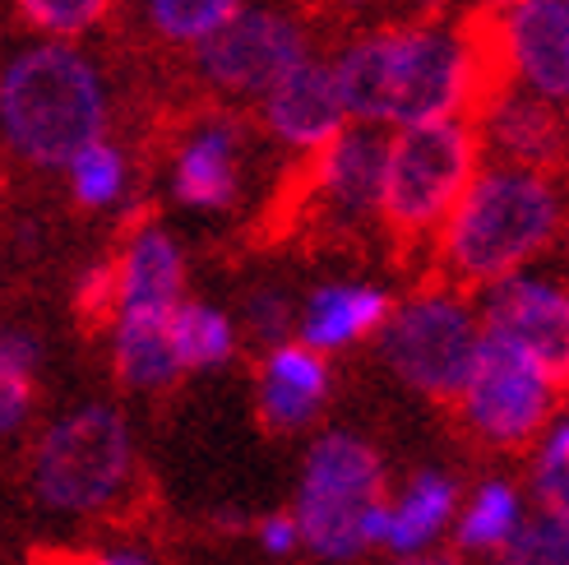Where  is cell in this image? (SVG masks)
Listing matches in <instances>:
<instances>
[{
	"label": "cell",
	"mask_w": 569,
	"mask_h": 565,
	"mask_svg": "<svg viewBox=\"0 0 569 565\" xmlns=\"http://www.w3.org/2000/svg\"><path fill=\"white\" fill-rule=\"evenodd\" d=\"M560 228L556 186L523 167H491L468 181L459 209L449 214L445 269L463 288H496L537 250H547Z\"/></svg>",
	"instance_id": "obj_1"
},
{
	"label": "cell",
	"mask_w": 569,
	"mask_h": 565,
	"mask_svg": "<svg viewBox=\"0 0 569 565\" xmlns=\"http://www.w3.org/2000/svg\"><path fill=\"white\" fill-rule=\"evenodd\" d=\"M333 83L348 117L403 126L445 121L463 107V51L453 33L403 28L352 47Z\"/></svg>",
	"instance_id": "obj_2"
},
{
	"label": "cell",
	"mask_w": 569,
	"mask_h": 565,
	"mask_svg": "<svg viewBox=\"0 0 569 565\" xmlns=\"http://www.w3.org/2000/svg\"><path fill=\"white\" fill-rule=\"evenodd\" d=\"M385 459L371 440L352 432H329L310 445L292 524L297 543L325 565H352L385 538Z\"/></svg>",
	"instance_id": "obj_3"
},
{
	"label": "cell",
	"mask_w": 569,
	"mask_h": 565,
	"mask_svg": "<svg viewBox=\"0 0 569 565\" xmlns=\"http://www.w3.org/2000/svg\"><path fill=\"white\" fill-rule=\"evenodd\" d=\"M0 126L33 162H74L107 126L93 66L70 47H33L0 75Z\"/></svg>",
	"instance_id": "obj_4"
},
{
	"label": "cell",
	"mask_w": 569,
	"mask_h": 565,
	"mask_svg": "<svg viewBox=\"0 0 569 565\" xmlns=\"http://www.w3.org/2000/svg\"><path fill=\"white\" fill-rule=\"evenodd\" d=\"M134 483V440L117 408L89 404L79 413L56 417L42 432L28 487L33 500L66 519H98L126 500Z\"/></svg>",
	"instance_id": "obj_5"
},
{
	"label": "cell",
	"mask_w": 569,
	"mask_h": 565,
	"mask_svg": "<svg viewBox=\"0 0 569 565\" xmlns=\"http://www.w3.org/2000/svg\"><path fill=\"white\" fill-rule=\"evenodd\" d=\"M472 158H477V139L468 121L453 117L408 126L393 145H385L380 209L398 241V256H412L459 209L472 181Z\"/></svg>",
	"instance_id": "obj_6"
},
{
	"label": "cell",
	"mask_w": 569,
	"mask_h": 565,
	"mask_svg": "<svg viewBox=\"0 0 569 565\" xmlns=\"http://www.w3.org/2000/svg\"><path fill=\"white\" fill-rule=\"evenodd\" d=\"M560 376H551L542 361L523 348L505 344L496 334L477 338L472 371L459 389L468 432L491 449H523L551 427V413L560 399Z\"/></svg>",
	"instance_id": "obj_7"
},
{
	"label": "cell",
	"mask_w": 569,
	"mask_h": 565,
	"mask_svg": "<svg viewBox=\"0 0 569 565\" xmlns=\"http://www.w3.org/2000/svg\"><path fill=\"white\" fill-rule=\"evenodd\" d=\"M477 316L453 297L431 293L421 301H408L385 329V357L403 385H412L426 399H459V389L477 357Z\"/></svg>",
	"instance_id": "obj_8"
},
{
	"label": "cell",
	"mask_w": 569,
	"mask_h": 565,
	"mask_svg": "<svg viewBox=\"0 0 569 565\" xmlns=\"http://www.w3.org/2000/svg\"><path fill=\"white\" fill-rule=\"evenodd\" d=\"M306 56L301 28L278 14H237L204 38L199 66L232 93H264Z\"/></svg>",
	"instance_id": "obj_9"
},
{
	"label": "cell",
	"mask_w": 569,
	"mask_h": 565,
	"mask_svg": "<svg viewBox=\"0 0 569 565\" xmlns=\"http://www.w3.org/2000/svg\"><path fill=\"white\" fill-rule=\"evenodd\" d=\"M487 334L505 338V344L523 348L537 357L551 376L565 380L569 361V306L556 282L537 278H505L487 293Z\"/></svg>",
	"instance_id": "obj_10"
},
{
	"label": "cell",
	"mask_w": 569,
	"mask_h": 565,
	"mask_svg": "<svg viewBox=\"0 0 569 565\" xmlns=\"http://www.w3.org/2000/svg\"><path fill=\"white\" fill-rule=\"evenodd\" d=\"M343 98H338L333 70L301 61L269 89V126L301 149H320L343 130Z\"/></svg>",
	"instance_id": "obj_11"
},
{
	"label": "cell",
	"mask_w": 569,
	"mask_h": 565,
	"mask_svg": "<svg viewBox=\"0 0 569 565\" xmlns=\"http://www.w3.org/2000/svg\"><path fill=\"white\" fill-rule=\"evenodd\" d=\"M565 33H569L565 0H523L515 19L505 23L509 61L551 102L565 98V89H569V38Z\"/></svg>",
	"instance_id": "obj_12"
},
{
	"label": "cell",
	"mask_w": 569,
	"mask_h": 565,
	"mask_svg": "<svg viewBox=\"0 0 569 565\" xmlns=\"http://www.w3.org/2000/svg\"><path fill=\"white\" fill-rule=\"evenodd\" d=\"M329 394V366L306 344H278L260 366V422L269 432H301Z\"/></svg>",
	"instance_id": "obj_13"
},
{
	"label": "cell",
	"mask_w": 569,
	"mask_h": 565,
	"mask_svg": "<svg viewBox=\"0 0 569 565\" xmlns=\"http://www.w3.org/2000/svg\"><path fill=\"white\" fill-rule=\"evenodd\" d=\"M453 515H459V483H453L449 473L426 468L385 505L380 547H389L393 561L417 556V552H436V543L445 538Z\"/></svg>",
	"instance_id": "obj_14"
},
{
	"label": "cell",
	"mask_w": 569,
	"mask_h": 565,
	"mask_svg": "<svg viewBox=\"0 0 569 565\" xmlns=\"http://www.w3.org/2000/svg\"><path fill=\"white\" fill-rule=\"evenodd\" d=\"M181 256L162 232L144 228L121 256V306L117 316H172L181 306ZM117 325V320H111Z\"/></svg>",
	"instance_id": "obj_15"
},
{
	"label": "cell",
	"mask_w": 569,
	"mask_h": 565,
	"mask_svg": "<svg viewBox=\"0 0 569 565\" xmlns=\"http://www.w3.org/2000/svg\"><path fill=\"white\" fill-rule=\"evenodd\" d=\"M491 145L523 172L551 177L565 162V126L551 102H500L491 111Z\"/></svg>",
	"instance_id": "obj_16"
},
{
	"label": "cell",
	"mask_w": 569,
	"mask_h": 565,
	"mask_svg": "<svg viewBox=\"0 0 569 565\" xmlns=\"http://www.w3.org/2000/svg\"><path fill=\"white\" fill-rule=\"evenodd\" d=\"M389 320V297L376 288H320L306 306L301 338L310 353L348 348Z\"/></svg>",
	"instance_id": "obj_17"
},
{
	"label": "cell",
	"mask_w": 569,
	"mask_h": 565,
	"mask_svg": "<svg viewBox=\"0 0 569 565\" xmlns=\"http://www.w3.org/2000/svg\"><path fill=\"white\" fill-rule=\"evenodd\" d=\"M523 524V496L505 477H487L453 515V552L459 556H500Z\"/></svg>",
	"instance_id": "obj_18"
},
{
	"label": "cell",
	"mask_w": 569,
	"mask_h": 565,
	"mask_svg": "<svg viewBox=\"0 0 569 565\" xmlns=\"http://www.w3.org/2000/svg\"><path fill=\"white\" fill-rule=\"evenodd\" d=\"M172 316H117V376L130 389H167L181 366L167 344Z\"/></svg>",
	"instance_id": "obj_19"
},
{
	"label": "cell",
	"mask_w": 569,
	"mask_h": 565,
	"mask_svg": "<svg viewBox=\"0 0 569 565\" xmlns=\"http://www.w3.org/2000/svg\"><path fill=\"white\" fill-rule=\"evenodd\" d=\"M177 195L199 209H222L237 195V149L232 135L213 130L181 153L177 162Z\"/></svg>",
	"instance_id": "obj_20"
},
{
	"label": "cell",
	"mask_w": 569,
	"mask_h": 565,
	"mask_svg": "<svg viewBox=\"0 0 569 565\" xmlns=\"http://www.w3.org/2000/svg\"><path fill=\"white\" fill-rule=\"evenodd\" d=\"M167 344H172V357L181 371H209V366L232 357V325H227L222 310L213 306H177L172 320H167Z\"/></svg>",
	"instance_id": "obj_21"
},
{
	"label": "cell",
	"mask_w": 569,
	"mask_h": 565,
	"mask_svg": "<svg viewBox=\"0 0 569 565\" xmlns=\"http://www.w3.org/2000/svg\"><path fill=\"white\" fill-rule=\"evenodd\" d=\"M38 338L33 334H0V436L19 432L33 413V385H38Z\"/></svg>",
	"instance_id": "obj_22"
},
{
	"label": "cell",
	"mask_w": 569,
	"mask_h": 565,
	"mask_svg": "<svg viewBox=\"0 0 569 565\" xmlns=\"http://www.w3.org/2000/svg\"><path fill=\"white\" fill-rule=\"evenodd\" d=\"M500 565H569V519L565 515H523L519 533L496 556Z\"/></svg>",
	"instance_id": "obj_23"
},
{
	"label": "cell",
	"mask_w": 569,
	"mask_h": 565,
	"mask_svg": "<svg viewBox=\"0 0 569 565\" xmlns=\"http://www.w3.org/2000/svg\"><path fill=\"white\" fill-rule=\"evenodd\" d=\"M241 0H149V14L167 38H209L227 19H237Z\"/></svg>",
	"instance_id": "obj_24"
},
{
	"label": "cell",
	"mask_w": 569,
	"mask_h": 565,
	"mask_svg": "<svg viewBox=\"0 0 569 565\" xmlns=\"http://www.w3.org/2000/svg\"><path fill=\"white\" fill-rule=\"evenodd\" d=\"M569 427L565 417L551 422L547 436H542V449H537V464H532V492H537V505L547 515H565L569 505Z\"/></svg>",
	"instance_id": "obj_25"
},
{
	"label": "cell",
	"mask_w": 569,
	"mask_h": 565,
	"mask_svg": "<svg viewBox=\"0 0 569 565\" xmlns=\"http://www.w3.org/2000/svg\"><path fill=\"white\" fill-rule=\"evenodd\" d=\"M70 172H74L79 205H107V200H117V190H121V153L98 139V145H89L70 162Z\"/></svg>",
	"instance_id": "obj_26"
},
{
	"label": "cell",
	"mask_w": 569,
	"mask_h": 565,
	"mask_svg": "<svg viewBox=\"0 0 569 565\" xmlns=\"http://www.w3.org/2000/svg\"><path fill=\"white\" fill-rule=\"evenodd\" d=\"M111 0H19V10L28 14V23L47 28V33L74 38L83 28H93L107 14Z\"/></svg>",
	"instance_id": "obj_27"
},
{
	"label": "cell",
	"mask_w": 569,
	"mask_h": 565,
	"mask_svg": "<svg viewBox=\"0 0 569 565\" xmlns=\"http://www.w3.org/2000/svg\"><path fill=\"white\" fill-rule=\"evenodd\" d=\"M117 306H121V260H107V265L83 274L74 310L89 329H102V325L117 320Z\"/></svg>",
	"instance_id": "obj_28"
},
{
	"label": "cell",
	"mask_w": 569,
	"mask_h": 565,
	"mask_svg": "<svg viewBox=\"0 0 569 565\" xmlns=\"http://www.w3.org/2000/svg\"><path fill=\"white\" fill-rule=\"evenodd\" d=\"M254 543L264 547V556H292V552H301V543H297V524H292V515L288 511H278V515H264L260 524H254Z\"/></svg>",
	"instance_id": "obj_29"
},
{
	"label": "cell",
	"mask_w": 569,
	"mask_h": 565,
	"mask_svg": "<svg viewBox=\"0 0 569 565\" xmlns=\"http://www.w3.org/2000/svg\"><path fill=\"white\" fill-rule=\"evenodd\" d=\"M292 325V310L288 301H282L278 293H260V297H250V329L260 334V338H282Z\"/></svg>",
	"instance_id": "obj_30"
},
{
	"label": "cell",
	"mask_w": 569,
	"mask_h": 565,
	"mask_svg": "<svg viewBox=\"0 0 569 565\" xmlns=\"http://www.w3.org/2000/svg\"><path fill=\"white\" fill-rule=\"evenodd\" d=\"M83 565H158L144 547H130V543H117V547H102L93 556H83Z\"/></svg>",
	"instance_id": "obj_31"
},
{
	"label": "cell",
	"mask_w": 569,
	"mask_h": 565,
	"mask_svg": "<svg viewBox=\"0 0 569 565\" xmlns=\"http://www.w3.org/2000/svg\"><path fill=\"white\" fill-rule=\"evenodd\" d=\"M393 565H468L459 552H417V556H403Z\"/></svg>",
	"instance_id": "obj_32"
}]
</instances>
